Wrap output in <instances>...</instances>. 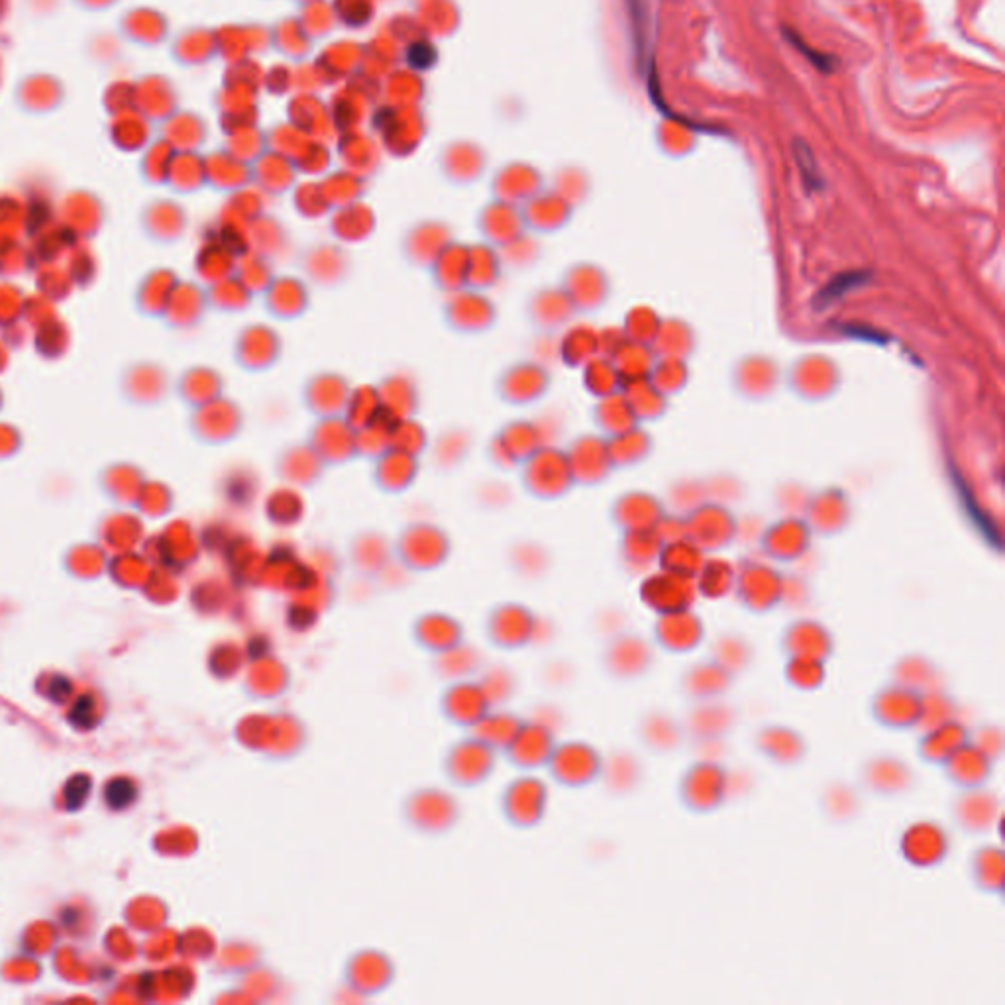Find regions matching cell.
I'll return each instance as SVG.
<instances>
[{
    "label": "cell",
    "instance_id": "6da1fadb",
    "mask_svg": "<svg viewBox=\"0 0 1005 1005\" xmlns=\"http://www.w3.org/2000/svg\"><path fill=\"white\" fill-rule=\"evenodd\" d=\"M291 262L299 275L313 287V291L334 293L344 289L354 273L356 260L350 250L340 244L328 242H313L293 252Z\"/></svg>",
    "mask_w": 1005,
    "mask_h": 1005
},
{
    "label": "cell",
    "instance_id": "7a4b0ae2",
    "mask_svg": "<svg viewBox=\"0 0 1005 1005\" xmlns=\"http://www.w3.org/2000/svg\"><path fill=\"white\" fill-rule=\"evenodd\" d=\"M499 305L481 291L460 289L444 295L440 303L442 326L458 338H481L499 324Z\"/></svg>",
    "mask_w": 1005,
    "mask_h": 1005
},
{
    "label": "cell",
    "instance_id": "3957f363",
    "mask_svg": "<svg viewBox=\"0 0 1005 1005\" xmlns=\"http://www.w3.org/2000/svg\"><path fill=\"white\" fill-rule=\"evenodd\" d=\"M232 364L248 375H264L275 370L285 356L283 334L267 322L240 326L230 346Z\"/></svg>",
    "mask_w": 1005,
    "mask_h": 1005
},
{
    "label": "cell",
    "instance_id": "277c9868",
    "mask_svg": "<svg viewBox=\"0 0 1005 1005\" xmlns=\"http://www.w3.org/2000/svg\"><path fill=\"white\" fill-rule=\"evenodd\" d=\"M678 799L695 815L717 811L729 799V772L717 760H697L678 782Z\"/></svg>",
    "mask_w": 1005,
    "mask_h": 1005
},
{
    "label": "cell",
    "instance_id": "5b68a950",
    "mask_svg": "<svg viewBox=\"0 0 1005 1005\" xmlns=\"http://www.w3.org/2000/svg\"><path fill=\"white\" fill-rule=\"evenodd\" d=\"M538 450V430L527 419H511L501 424L483 444V460L499 474L517 468Z\"/></svg>",
    "mask_w": 1005,
    "mask_h": 1005
},
{
    "label": "cell",
    "instance_id": "8992f818",
    "mask_svg": "<svg viewBox=\"0 0 1005 1005\" xmlns=\"http://www.w3.org/2000/svg\"><path fill=\"white\" fill-rule=\"evenodd\" d=\"M393 548L403 564L417 570H430L448 560L452 552V538L438 525L411 523L397 532Z\"/></svg>",
    "mask_w": 1005,
    "mask_h": 1005
},
{
    "label": "cell",
    "instance_id": "52a82bcc",
    "mask_svg": "<svg viewBox=\"0 0 1005 1005\" xmlns=\"http://www.w3.org/2000/svg\"><path fill=\"white\" fill-rule=\"evenodd\" d=\"M352 379L338 370L311 371L299 387V403L313 419L342 417L352 393Z\"/></svg>",
    "mask_w": 1005,
    "mask_h": 1005
},
{
    "label": "cell",
    "instance_id": "ba28073f",
    "mask_svg": "<svg viewBox=\"0 0 1005 1005\" xmlns=\"http://www.w3.org/2000/svg\"><path fill=\"white\" fill-rule=\"evenodd\" d=\"M189 426L201 444L226 446L244 434L246 411L236 399L218 397L203 407H197Z\"/></svg>",
    "mask_w": 1005,
    "mask_h": 1005
},
{
    "label": "cell",
    "instance_id": "9c48e42d",
    "mask_svg": "<svg viewBox=\"0 0 1005 1005\" xmlns=\"http://www.w3.org/2000/svg\"><path fill=\"white\" fill-rule=\"evenodd\" d=\"M550 385V377L538 364L529 360H513L493 377L495 399L511 409H521L542 399Z\"/></svg>",
    "mask_w": 1005,
    "mask_h": 1005
},
{
    "label": "cell",
    "instance_id": "30bf717a",
    "mask_svg": "<svg viewBox=\"0 0 1005 1005\" xmlns=\"http://www.w3.org/2000/svg\"><path fill=\"white\" fill-rule=\"evenodd\" d=\"M858 784L868 794L892 799L909 794L917 784V776L901 756L882 752L868 756L860 764Z\"/></svg>",
    "mask_w": 1005,
    "mask_h": 1005
},
{
    "label": "cell",
    "instance_id": "8fae6325",
    "mask_svg": "<svg viewBox=\"0 0 1005 1005\" xmlns=\"http://www.w3.org/2000/svg\"><path fill=\"white\" fill-rule=\"evenodd\" d=\"M262 309L273 322H299L313 309V287L291 273H275L260 295Z\"/></svg>",
    "mask_w": 1005,
    "mask_h": 1005
},
{
    "label": "cell",
    "instance_id": "7c38bea8",
    "mask_svg": "<svg viewBox=\"0 0 1005 1005\" xmlns=\"http://www.w3.org/2000/svg\"><path fill=\"white\" fill-rule=\"evenodd\" d=\"M303 440L313 448L328 472L356 462V430L344 417L313 419Z\"/></svg>",
    "mask_w": 1005,
    "mask_h": 1005
},
{
    "label": "cell",
    "instance_id": "4fadbf2b",
    "mask_svg": "<svg viewBox=\"0 0 1005 1005\" xmlns=\"http://www.w3.org/2000/svg\"><path fill=\"white\" fill-rule=\"evenodd\" d=\"M953 848L949 831L931 819L915 821L900 837L901 858L913 868H937L941 866Z\"/></svg>",
    "mask_w": 1005,
    "mask_h": 1005
},
{
    "label": "cell",
    "instance_id": "5bb4252c",
    "mask_svg": "<svg viewBox=\"0 0 1005 1005\" xmlns=\"http://www.w3.org/2000/svg\"><path fill=\"white\" fill-rule=\"evenodd\" d=\"M271 472L279 483L299 491H313L324 483L328 470L305 440L281 444L271 460Z\"/></svg>",
    "mask_w": 1005,
    "mask_h": 1005
},
{
    "label": "cell",
    "instance_id": "9a60e30c",
    "mask_svg": "<svg viewBox=\"0 0 1005 1005\" xmlns=\"http://www.w3.org/2000/svg\"><path fill=\"white\" fill-rule=\"evenodd\" d=\"M923 711V693L890 684L878 689L870 699V717L876 725L890 731L917 729Z\"/></svg>",
    "mask_w": 1005,
    "mask_h": 1005
},
{
    "label": "cell",
    "instance_id": "2e32d148",
    "mask_svg": "<svg viewBox=\"0 0 1005 1005\" xmlns=\"http://www.w3.org/2000/svg\"><path fill=\"white\" fill-rule=\"evenodd\" d=\"M951 819L954 827L968 837L986 835L1002 819L1000 797L986 786L960 790L951 801Z\"/></svg>",
    "mask_w": 1005,
    "mask_h": 1005
},
{
    "label": "cell",
    "instance_id": "e0dca14e",
    "mask_svg": "<svg viewBox=\"0 0 1005 1005\" xmlns=\"http://www.w3.org/2000/svg\"><path fill=\"white\" fill-rule=\"evenodd\" d=\"M477 446L476 430L464 424H448L430 438L428 458L434 474L440 477L458 474L472 458Z\"/></svg>",
    "mask_w": 1005,
    "mask_h": 1005
},
{
    "label": "cell",
    "instance_id": "ac0fdd59",
    "mask_svg": "<svg viewBox=\"0 0 1005 1005\" xmlns=\"http://www.w3.org/2000/svg\"><path fill=\"white\" fill-rule=\"evenodd\" d=\"M421 472V458L387 448L370 462V485L383 497H399L415 487Z\"/></svg>",
    "mask_w": 1005,
    "mask_h": 1005
},
{
    "label": "cell",
    "instance_id": "d6986e66",
    "mask_svg": "<svg viewBox=\"0 0 1005 1005\" xmlns=\"http://www.w3.org/2000/svg\"><path fill=\"white\" fill-rule=\"evenodd\" d=\"M65 99L67 89L61 77L46 71H34L22 75L12 91L14 106L22 114L36 118L57 112L65 103Z\"/></svg>",
    "mask_w": 1005,
    "mask_h": 1005
},
{
    "label": "cell",
    "instance_id": "ffe728a7",
    "mask_svg": "<svg viewBox=\"0 0 1005 1005\" xmlns=\"http://www.w3.org/2000/svg\"><path fill=\"white\" fill-rule=\"evenodd\" d=\"M452 242V230L444 222H419L399 240V260L413 271H424Z\"/></svg>",
    "mask_w": 1005,
    "mask_h": 1005
},
{
    "label": "cell",
    "instance_id": "44dd1931",
    "mask_svg": "<svg viewBox=\"0 0 1005 1005\" xmlns=\"http://www.w3.org/2000/svg\"><path fill=\"white\" fill-rule=\"evenodd\" d=\"M381 407L397 419H415L423 411V387L411 370H391L375 381Z\"/></svg>",
    "mask_w": 1005,
    "mask_h": 1005
},
{
    "label": "cell",
    "instance_id": "7402d4cb",
    "mask_svg": "<svg viewBox=\"0 0 1005 1005\" xmlns=\"http://www.w3.org/2000/svg\"><path fill=\"white\" fill-rule=\"evenodd\" d=\"M754 750L780 768H795L807 756V741L788 725L770 723L760 727L752 737Z\"/></svg>",
    "mask_w": 1005,
    "mask_h": 1005
},
{
    "label": "cell",
    "instance_id": "603a6c76",
    "mask_svg": "<svg viewBox=\"0 0 1005 1005\" xmlns=\"http://www.w3.org/2000/svg\"><path fill=\"white\" fill-rule=\"evenodd\" d=\"M739 723V711L733 705L721 703L717 699L695 703L682 725L688 741H709V739H725Z\"/></svg>",
    "mask_w": 1005,
    "mask_h": 1005
},
{
    "label": "cell",
    "instance_id": "cb8c5ba5",
    "mask_svg": "<svg viewBox=\"0 0 1005 1005\" xmlns=\"http://www.w3.org/2000/svg\"><path fill=\"white\" fill-rule=\"evenodd\" d=\"M638 742L656 756H668L688 741L682 721L664 709H648L636 725Z\"/></svg>",
    "mask_w": 1005,
    "mask_h": 1005
},
{
    "label": "cell",
    "instance_id": "d4e9b609",
    "mask_svg": "<svg viewBox=\"0 0 1005 1005\" xmlns=\"http://www.w3.org/2000/svg\"><path fill=\"white\" fill-rule=\"evenodd\" d=\"M733 682H735L733 674H729L723 666H719L711 658H705L691 664L682 672L678 680V689L688 701L699 703L723 697L733 688Z\"/></svg>",
    "mask_w": 1005,
    "mask_h": 1005
},
{
    "label": "cell",
    "instance_id": "484cf974",
    "mask_svg": "<svg viewBox=\"0 0 1005 1005\" xmlns=\"http://www.w3.org/2000/svg\"><path fill=\"white\" fill-rule=\"evenodd\" d=\"M994 762L972 742L962 744L943 764L945 778L958 790L982 788L992 778Z\"/></svg>",
    "mask_w": 1005,
    "mask_h": 1005
},
{
    "label": "cell",
    "instance_id": "4316f807",
    "mask_svg": "<svg viewBox=\"0 0 1005 1005\" xmlns=\"http://www.w3.org/2000/svg\"><path fill=\"white\" fill-rule=\"evenodd\" d=\"M607 670L621 680L644 678L654 664V650L642 636H621L607 652Z\"/></svg>",
    "mask_w": 1005,
    "mask_h": 1005
},
{
    "label": "cell",
    "instance_id": "83f0119b",
    "mask_svg": "<svg viewBox=\"0 0 1005 1005\" xmlns=\"http://www.w3.org/2000/svg\"><path fill=\"white\" fill-rule=\"evenodd\" d=\"M780 650L784 656H811L827 662L835 652V638L813 621H799L780 636Z\"/></svg>",
    "mask_w": 1005,
    "mask_h": 1005
},
{
    "label": "cell",
    "instance_id": "f1b7e54d",
    "mask_svg": "<svg viewBox=\"0 0 1005 1005\" xmlns=\"http://www.w3.org/2000/svg\"><path fill=\"white\" fill-rule=\"evenodd\" d=\"M517 477L521 487L530 497L548 499L556 495L562 487L560 466L552 452L536 450L517 468Z\"/></svg>",
    "mask_w": 1005,
    "mask_h": 1005
},
{
    "label": "cell",
    "instance_id": "f546056e",
    "mask_svg": "<svg viewBox=\"0 0 1005 1005\" xmlns=\"http://www.w3.org/2000/svg\"><path fill=\"white\" fill-rule=\"evenodd\" d=\"M466 265L468 246L452 240L426 269L432 289L442 297L466 289Z\"/></svg>",
    "mask_w": 1005,
    "mask_h": 1005
},
{
    "label": "cell",
    "instance_id": "4dcf8cb0",
    "mask_svg": "<svg viewBox=\"0 0 1005 1005\" xmlns=\"http://www.w3.org/2000/svg\"><path fill=\"white\" fill-rule=\"evenodd\" d=\"M968 741H970V729L962 721L951 719L921 735V739L917 741V756L925 764L941 766L953 752Z\"/></svg>",
    "mask_w": 1005,
    "mask_h": 1005
},
{
    "label": "cell",
    "instance_id": "1f68e13d",
    "mask_svg": "<svg viewBox=\"0 0 1005 1005\" xmlns=\"http://www.w3.org/2000/svg\"><path fill=\"white\" fill-rule=\"evenodd\" d=\"M705 638L703 623L693 615H674L658 621L654 642L670 654H688Z\"/></svg>",
    "mask_w": 1005,
    "mask_h": 1005
},
{
    "label": "cell",
    "instance_id": "d6a6232c",
    "mask_svg": "<svg viewBox=\"0 0 1005 1005\" xmlns=\"http://www.w3.org/2000/svg\"><path fill=\"white\" fill-rule=\"evenodd\" d=\"M892 682L919 693L945 689L941 668L923 654H907L892 666Z\"/></svg>",
    "mask_w": 1005,
    "mask_h": 1005
},
{
    "label": "cell",
    "instance_id": "836d02e7",
    "mask_svg": "<svg viewBox=\"0 0 1005 1005\" xmlns=\"http://www.w3.org/2000/svg\"><path fill=\"white\" fill-rule=\"evenodd\" d=\"M503 277H505V267H503L497 248H493L485 242L468 246L466 289L487 293V291L495 289Z\"/></svg>",
    "mask_w": 1005,
    "mask_h": 1005
},
{
    "label": "cell",
    "instance_id": "e575fe53",
    "mask_svg": "<svg viewBox=\"0 0 1005 1005\" xmlns=\"http://www.w3.org/2000/svg\"><path fill=\"white\" fill-rule=\"evenodd\" d=\"M262 513L269 525L279 529H293L307 517V501L299 489L281 485L265 495Z\"/></svg>",
    "mask_w": 1005,
    "mask_h": 1005
},
{
    "label": "cell",
    "instance_id": "d590c367",
    "mask_svg": "<svg viewBox=\"0 0 1005 1005\" xmlns=\"http://www.w3.org/2000/svg\"><path fill=\"white\" fill-rule=\"evenodd\" d=\"M1004 850L1000 847H980L968 858V872L972 884L990 896L1004 894Z\"/></svg>",
    "mask_w": 1005,
    "mask_h": 1005
},
{
    "label": "cell",
    "instance_id": "8d00e7d4",
    "mask_svg": "<svg viewBox=\"0 0 1005 1005\" xmlns=\"http://www.w3.org/2000/svg\"><path fill=\"white\" fill-rule=\"evenodd\" d=\"M819 807L831 823L847 825L862 813V797L850 784L831 782L819 795Z\"/></svg>",
    "mask_w": 1005,
    "mask_h": 1005
},
{
    "label": "cell",
    "instance_id": "74e56055",
    "mask_svg": "<svg viewBox=\"0 0 1005 1005\" xmlns=\"http://www.w3.org/2000/svg\"><path fill=\"white\" fill-rule=\"evenodd\" d=\"M226 387L224 375L214 368H191L181 377V399L193 407H203L222 397Z\"/></svg>",
    "mask_w": 1005,
    "mask_h": 1005
},
{
    "label": "cell",
    "instance_id": "f35d334b",
    "mask_svg": "<svg viewBox=\"0 0 1005 1005\" xmlns=\"http://www.w3.org/2000/svg\"><path fill=\"white\" fill-rule=\"evenodd\" d=\"M631 30V42L635 52L636 69L640 77L654 67V57L650 55V12L646 0H623Z\"/></svg>",
    "mask_w": 1005,
    "mask_h": 1005
},
{
    "label": "cell",
    "instance_id": "ab89813d",
    "mask_svg": "<svg viewBox=\"0 0 1005 1005\" xmlns=\"http://www.w3.org/2000/svg\"><path fill=\"white\" fill-rule=\"evenodd\" d=\"M709 658L723 666L735 678L746 672L754 662V646L741 635H719L709 646Z\"/></svg>",
    "mask_w": 1005,
    "mask_h": 1005
},
{
    "label": "cell",
    "instance_id": "60d3db41",
    "mask_svg": "<svg viewBox=\"0 0 1005 1005\" xmlns=\"http://www.w3.org/2000/svg\"><path fill=\"white\" fill-rule=\"evenodd\" d=\"M256 299L258 297L236 275L216 281L207 295L209 307L224 315H242L254 307Z\"/></svg>",
    "mask_w": 1005,
    "mask_h": 1005
},
{
    "label": "cell",
    "instance_id": "b9f144b4",
    "mask_svg": "<svg viewBox=\"0 0 1005 1005\" xmlns=\"http://www.w3.org/2000/svg\"><path fill=\"white\" fill-rule=\"evenodd\" d=\"M348 552H350V558L354 560V564H358L362 568H375L385 560V556L389 552V540L381 530H356L350 536Z\"/></svg>",
    "mask_w": 1005,
    "mask_h": 1005
},
{
    "label": "cell",
    "instance_id": "7bdbcfd3",
    "mask_svg": "<svg viewBox=\"0 0 1005 1005\" xmlns=\"http://www.w3.org/2000/svg\"><path fill=\"white\" fill-rule=\"evenodd\" d=\"M381 411V399L377 393L375 383H362L354 385L348 405L344 409V421L350 424L354 430L364 428L377 419Z\"/></svg>",
    "mask_w": 1005,
    "mask_h": 1005
},
{
    "label": "cell",
    "instance_id": "ee69618b",
    "mask_svg": "<svg viewBox=\"0 0 1005 1005\" xmlns=\"http://www.w3.org/2000/svg\"><path fill=\"white\" fill-rule=\"evenodd\" d=\"M784 678L797 691H815L825 684L827 668L823 660L811 656H788Z\"/></svg>",
    "mask_w": 1005,
    "mask_h": 1005
},
{
    "label": "cell",
    "instance_id": "f6af8a7d",
    "mask_svg": "<svg viewBox=\"0 0 1005 1005\" xmlns=\"http://www.w3.org/2000/svg\"><path fill=\"white\" fill-rule=\"evenodd\" d=\"M430 432L417 417L415 419H401L389 432V448L401 450L405 454L423 458L430 446Z\"/></svg>",
    "mask_w": 1005,
    "mask_h": 1005
},
{
    "label": "cell",
    "instance_id": "bcb514c9",
    "mask_svg": "<svg viewBox=\"0 0 1005 1005\" xmlns=\"http://www.w3.org/2000/svg\"><path fill=\"white\" fill-rule=\"evenodd\" d=\"M234 275L256 295L260 297L264 293L269 281L275 277V264L267 260L256 250H248L244 256L238 258Z\"/></svg>",
    "mask_w": 1005,
    "mask_h": 1005
},
{
    "label": "cell",
    "instance_id": "7dc6e473",
    "mask_svg": "<svg viewBox=\"0 0 1005 1005\" xmlns=\"http://www.w3.org/2000/svg\"><path fill=\"white\" fill-rule=\"evenodd\" d=\"M479 232L485 238V244L493 248H505L507 244L521 238V226L515 216L509 212H485L479 218Z\"/></svg>",
    "mask_w": 1005,
    "mask_h": 1005
},
{
    "label": "cell",
    "instance_id": "c3c4849f",
    "mask_svg": "<svg viewBox=\"0 0 1005 1005\" xmlns=\"http://www.w3.org/2000/svg\"><path fill=\"white\" fill-rule=\"evenodd\" d=\"M523 311H525L527 322L536 330L552 328L556 322L562 320V315H564L554 291H550V289L532 291L525 301Z\"/></svg>",
    "mask_w": 1005,
    "mask_h": 1005
},
{
    "label": "cell",
    "instance_id": "681fc988",
    "mask_svg": "<svg viewBox=\"0 0 1005 1005\" xmlns=\"http://www.w3.org/2000/svg\"><path fill=\"white\" fill-rule=\"evenodd\" d=\"M956 713H958V703L954 701L953 695L947 693L945 689H935V691L923 693V711H921V719H919L917 729H921V733H925L937 725H943L951 719H956Z\"/></svg>",
    "mask_w": 1005,
    "mask_h": 1005
},
{
    "label": "cell",
    "instance_id": "f907efd6",
    "mask_svg": "<svg viewBox=\"0 0 1005 1005\" xmlns=\"http://www.w3.org/2000/svg\"><path fill=\"white\" fill-rule=\"evenodd\" d=\"M794 159L797 163V169H799V175H801V181L805 185L807 191H821L823 189V177L819 173V165H817V159L813 156L811 148L801 142V140H795L794 142Z\"/></svg>",
    "mask_w": 1005,
    "mask_h": 1005
},
{
    "label": "cell",
    "instance_id": "816d5d0a",
    "mask_svg": "<svg viewBox=\"0 0 1005 1005\" xmlns=\"http://www.w3.org/2000/svg\"><path fill=\"white\" fill-rule=\"evenodd\" d=\"M499 256H501V262L505 267V273L511 271L515 275H519L525 269H530L532 264L538 262V252H530L529 248H525L521 238L507 244L505 248H499Z\"/></svg>",
    "mask_w": 1005,
    "mask_h": 1005
},
{
    "label": "cell",
    "instance_id": "f5cc1de1",
    "mask_svg": "<svg viewBox=\"0 0 1005 1005\" xmlns=\"http://www.w3.org/2000/svg\"><path fill=\"white\" fill-rule=\"evenodd\" d=\"M970 742L996 762L1004 752V731L998 725H982L974 733L970 731Z\"/></svg>",
    "mask_w": 1005,
    "mask_h": 1005
},
{
    "label": "cell",
    "instance_id": "db71d44e",
    "mask_svg": "<svg viewBox=\"0 0 1005 1005\" xmlns=\"http://www.w3.org/2000/svg\"><path fill=\"white\" fill-rule=\"evenodd\" d=\"M782 34H784V40H788V44L794 48L795 52L801 53V55H803V57H805V59H807V61H809V63H811L817 71H821V73H831V71L835 69V59H833V55L813 50L811 46H807V44H805V40H803L797 32L790 30V28H784V30H782Z\"/></svg>",
    "mask_w": 1005,
    "mask_h": 1005
},
{
    "label": "cell",
    "instance_id": "11a10c76",
    "mask_svg": "<svg viewBox=\"0 0 1005 1005\" xmlns=\"http://www.w3.org/2000/svg\"><path fill=\"white\" fill-rule=\"evenodd\" d=\"M866 281V273L864 271H852V273H843L839 275L837 279H833L821 293H819V305L821 307H827L829 303L837 301L841 295H845L850 289L862 285Z\"/></svg>",
    "mask_w": 1005,
    "mask_h": 1005
},
{
    "label": "cell",
    "instance_id": "9f6ffc18",
    "mask_svg": "<svg viewBox=\"0 0 1005 1005\" xmlns=\"http://www.w3.org/2000/svg\"><path fill=\"white\" fill-rule=\"evenodd\" d=\"M105 797L108 807H112L116 811L118 809H126L136 799V788H134V784L130 780L118 778V780H112L106 786Z\"/></svg>",
    "mask_w": 1005,
    "mask_h": 1005
},
{
    "label": "cell",
    "instance_id": "6f0895ef",
    "mask_svg": "<svg viewBox=\"0 0 1005 1005\" xmlns=\"http://www.w3.org/2000/svg\"><path fill=\"white\" fill-rule=\"evenodd\" d=\"M89 794H91V780H89V776H83V774H81V776H75V778L67 784L65 794H63V797H65V807H67L69 811L79 809V807L85 803V799L89 797Z\"/></svg>",
    "mask_w": 1005,
    "mask_h": 1005
},
{
    "label": "cell",
    "instance_id": "680465c9",
    "mask_svg": "<svg viewBox=\"0 0 1005 1005\" xmlns=\"http://www.w3.org/2000/svg\"><path fill=\"white\" fill-rule=\"evenodd\" d=\"M436 48L428 42H417V44H411V48L407 50V63L417 69V71H426L430 67H434L436 63Z\"/></svg>",
    "mask_w": 1005,
    "mask_h": 1005
},
{
    "label": "cell",
    "instance_id": "91938a15",
    "mask_svg": "<svg viewBox=\"0 0 1005 1005\" xmlns=\"http://www.w3.org/2000/svg\"><path fill=\"white\" fill-rule=\"evenodd\" d=\"M69 717L81 729H91L93 725H97L95 723V701H93V697L91 695H83L75 703V707H73V711H71Z\"/></svg>",
    "mask_w": 1005,
    "mask_h": 1005
},
{
    "label": "cell",
    "instance_id": "94428289",
    "mask_svg": "<svg viewBox=\"0 0 1005 1005\" xmlns=\"http://www.w3.org/2000/svg\"><path fill=\"white\" fill-rule=\"evenodd\" d=\"M67 2L85 14H101L120 4V0H67Z\"/></svg>",
    "mask_w": 1005,
    "mask_h": 1005
},
{
    "label": "cell",
    "instance_id": "6125c7cd",
    "mask_svg": "<svg viewBox=\"0 0 1005 1005\" xmlns=\"http://www.w3.org/2000/svg\"><path fill=\"white\" fill-rule=\"evenodd\" d=\"M50 2H55V0H50Z\"/></svg>",
    "mask_w": 1005,
    "mask_h": 1005
}]
</instances>
